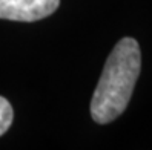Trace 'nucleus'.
Returning <instances> with one entry per match:
<instances>
[{
  "label": "nucleus",
  "instance_id": "f257e3e1",
  "mask_svg": "<svg viewBox=\"0 0 152 150\" xmlns=\"http://www.w3.org/2000/svg\"><path fill=\"white\" fill-rule=\"evenodd\" d=\"M141 67V52L135 38H121L109 54L91 101V117L98 124L118 118L132 96Z\"/></svg>",
  "mask_w": 152,
  "mask_h": 150
},
{
  "label": "nucleus",
  "instance_id": "f03ea898",
  "mask_svg": "<svg viewBox=\"0 0 152 150\" xmlns=\"http://www.w3.org/2000/svg\"><path fill=\"white\" fill-rule=\"evenodd\" d=\"M60 0H0V19L35 22L56 12Z\"/></svg>",
  "mask_w": 152,
  "mask_h": 150
},
{
  "label": "nucleus",
  "instance_id": "7ed1b4c3",
  "mask_svg": "<svg viewBox=\"0 0 152 150\" xmlns=\"http://www.w3.org/2000/svg\"><path fill=\"white\" fill-rule=\"evenodd\" d=\"M14 120V112L10 101L3 96H0V136L11 127Z\"/></svg>",
  "mask_w": 152,
  "mask_h": 150
}]
</instances>
